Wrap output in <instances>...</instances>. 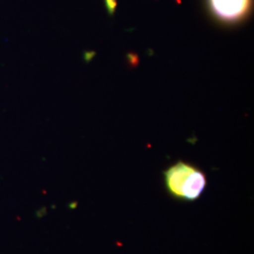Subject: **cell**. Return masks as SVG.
Returning <instances> with one entry per match:
<instances>
[{
  "label": "cell",
  "mask_w": 254,
  "mask_h": 254,
  "mask_svg": "<svg viewBox=\"0 0 254 254\" xmlns=\"http://www.w3.org/2000/svg\"><path fill=\"white\" fill-rule=\"evenodd\" d=\"M213 13L225 22L243 18L251 7V0H209Z\"/></svg>",
  "instance_id": "1"
},
{
  "label": "cell",
  "mask_w": 254,
  "mask_h": 254,
  "mask_svg": "<svg viewBox=\"0 0 254 254\" xmlns=\"http://www.w3.org/2000/svg\"><path fill=\"white\" fill-rule=\"evenodd\" d=\"M194 168L190 164L179 161L164 173L166 188L173 197L182 199L183 188Z\"/></svg>",
  "instance_id": "2"
},
{
  "label": "cell",
  "mask_w": 254,
  "mask_h": 254,
  "mask_svg": "<svg viewBox=\"0 0 254 254\" xmlns=\"http://www.w3.org/2000/svg\"><path fill=\"white\" fill-rule=\"evenodd\" d=\"M206 187L205 174L197 168L191 172L182 191V200L193 201L200 198Z\"/></svg>",
  "instance_id": "3"
}]
</instances>
